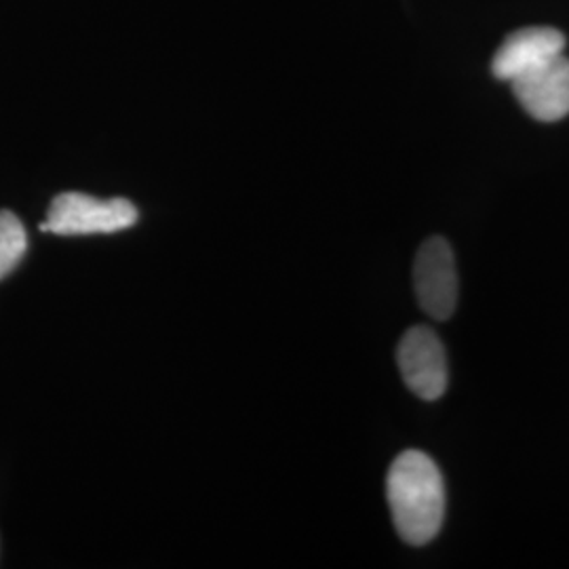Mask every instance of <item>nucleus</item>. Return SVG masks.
<instances>
[{
  "mask_svg": "<svg viewBox=\"0 0 569 569\" xmlns=\"http://www.w3.org/2000/svg\"><path fill=\"white\" fill-rule=\"evenodd\" d=\"M140 218L136 204L127 199H96L82 192H61L47 211L41 232L58 237L114 234L136 226Z\"/></svg>",
  "mask_w": 569,
  "mask_h": 569,
  "instance_id": "nucleus-2",
  "label": "nucleus"
},
{
  "mask_svg": "<svg viewBox=\"0 0 569 569\" xmlns=\"http://www.w3.org/2000/svg\"><path fill=\"white\" fill-rule=\"evenodd\" d=\"M566 37L555 28H523L512 32L491 61V72L500 81H515L531 68L563 53Z\"/></svg>",
  "mask_w": 569,
  "mask_h": 569,
  "instance_id": "nucleus-6",
  "label": "nucleus"
},
{
  "mask_svg": "<svg viewBox=\"0 0 569 569\" xmlns=\"http://www.w3.org/2000/svg\"><path fill=\"white\" fill-rule=\"evenodd\" d=\"M28 251V234L20 218L7 209L0 211V281L9 277Z\"/></svg>",
  "mask_w": 569,
  "mask_h": 569,
  "instance_id": "nucleus-7",
  "label": "nucleus"
},
{
  "mask_svg": "<svg viewBox=\"0 0 569 569\" xmlns=\"http://www.w3.org/2000/svg\"><path fill=\"white\" fill-rule=\"evenodd\" d=\"M397 363L407 388L425 399L437 401L448 390V355L430 327H411L397 348Z\"/></svg>",
  "mask_w": 569,
  "mask_h": 569,
  "instance_id": "nucleus-4",
  "label": "nucleus"
},
{
  "mask_svg": "<svg viewBox=\"0 0 569 569\" xmlns=\"http://www.w3.org/2000/svg\"><path fill=\"white\" fill-rule=\"evenodd\" d=\"M418 305L435 321H448L458 306V270L443 237H432L418 249L413 262Z\"/></svg>",
  "mask_w": 569,
  "mask_h": 569,
  "instance_id": "nucleus-3",
  "label": "nucleus"
},
{
  "mask_svg": "<svg viewBox=\"0 0 569 569\" xmlns=\"http://www.w3.org/2000/svg\"><path fill=\"white\" fill-rule=\"evenodd\" d=\"M387 498L397 533L407 545H428L443 526L446 483L425 451H403L388 470Z\"/></svg>",
  "mask_w": 569,
  "mask_h": 569,
  "instance_id": "nucleus-1",
  "label": "nucleus"
},
{
  "mask_svg": "<svg viewBox=\"0 0 569 569\" xmlns=\"http://www.w3.org/2000/svg\"><path fill=\"white\" fill-rule=\"evenodd\" d=\"M519 103L536 121L555 122L569 114V58H555L510 81Z\"/></svg>",
  "mask_w": 569,
  "mask_h": 569,
  "instance_id": "nucleus-5",
  "label": "nucleus"
}]
</instances>
